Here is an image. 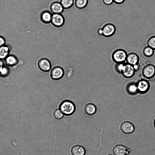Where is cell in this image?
Segmentation results:
<instances>
[{"mask_svg":"<svg viewBox=\"0 0 155 155\" xmlns=\"http://www.w3.org/2000/svg\"><path fill=\"white\" fill-rule=\"evenodd\" d=\"M75 106L74 103L71 101L66 100L63 101L59 106V109L66 116L72 114L75 110Z\"/></svg>","mask_w":155,"mask_h":155,"instance_id":"6da1fadb","label":"cell"},{"mask_svg":"<svg viewBox=\"0 0 155 155\" xmlns=\"http://www.w3.org/2000/svg\"><path fill=\"white\" fill-rule=\"evenodd\" d=\"M127 54L124 50L119 49L113 52L111 58L113 61L117 64L124 63L126 61Z\"/></svg>","mask_w":155,"mask_h":155,"instance_id":"7a4b0ae2","label":"cell"},{"mask_svg":"<svg viewBox=\"0 0 155 155\" xmlns=\"http://www.w3.org/2000/svg\"><path fill=\"white\" fill-rule=\"evenodd\" d=\"M136 71L134 66L126 63H124L121 73L124 77L130 78L134 75Z\"/></svg>","mask_w":155,"mask_h":155,"instance_id":"3957f363","label":"cell"},{"mask_svg":"<svg viewBox=\"0 0 155 155\" xmlns=\"http://www.w3.org/2000/svg\"><path fill=\"white\" fill-rule=\"evenodd\" d=\"M102 28V36L105 37H109L112 36L115 33L116 29L115 25L110 23L105 24Z\"/></svg>","mask_w":155,"mask_h":155,"instance_id":"277c9868","label":"cell"},{"mask_svg":"<svg viewBox=\"0 0 155 155\" xmlns=\"http://www.w3.org/2000/svg\"><path fill=\"white\" fill-rule=\"evenodd\" d=\"M142 74L147 78H152L155 75V66L152 64L146 65L142 70Z\"/></svg>","mask_w":155,"mask_h":155,"instance_id":"5b68a950","label":"cell"},{"mask_svg":"<svg viewBox=\"0 0 155 155\" xmlns=\"http://www.w3.org/2000/svg\"><path fill=\"white\" fill-rule=\"evenodd\" d=\"M64 74V71L61 67L57 66L53 68L51 72V77L54 80H58L61 79Z\"/></svg>","mask_w":155,"mask_h":155,"instance_id":"8992f818","label":"cell"},{"mask_svg":"<svg viewBox=\"0 0 155 155\" xmlns=\"http://www.w3.org/2000/svg\"><path fill=\"white\" fill-rule=\"evenodd\" d=\"M138 92L141 94L147 93L149 90L150 84L149 82L145 79L140 80L137 83Z\"/></svg>","mask_w":155,"mask_h":155,"instance_id":"52a82bcc","label":"cell"},{"mask_svg":"<svg viewBox=\"0 0 155 155\" xmlns=\"http://www.w3.org/2000/svg\"><path fill=\"white\" fill-rule=\"evenodd\" d=\"M38 65L39 68L44 72L48 71L51 69V64L47 59L42 58L38 61Z\"/></svg>","mask_w":155,"mask_h":155,"instance_id":"ba28073f","label":"cell"},{"mask_svg":"<svg viewBox=\"0 0 155 155\" xmlns=\"http://www.w3.org/2000/svg\"><path fill=\"white\" fill-rule=\"evenodd\" d=\"M51 22L55 26L59 27L63 24L64 18L61 14L53 13Z\"/></svg>","mask_w":155,"mask_h":155,"instance_id":"9c48e42d","label":"cell"},{"mask_svg":"<svg viewBox=\"0 0 155 155\" xmlns=\"http://www.w3.org/2000/svg\"><path fill=\"white\" fill-rule=\"evenodd\" d=\"M122 131L125 134H130L133 133L135 129L133 124L129 121L123 122L120 126Z\"/></svg>","mask_w":155,"mask_h":155,"instance_id":"30bf717a","label":"cell"},{"mask_svg":"<svg viewBox=\"0 0 155 155\" xmlns=\"http://www.w3.org/2000/svg\"><path fill=\"white\" fill-rule=\"evenodd\" d=\"M139 58L136 53L131 52L127 54L126 61L127 63L133 66L139 63Z\"/></svg>","mask_w":155,"mask_h":155,"instance_id":"8fae6325","label":"cell"},{"mask_svg":"<svg viewBox=\"0 0 155 155\" xmlns=\"http://www.w3.org/2000/svg\"><path fill=\"white\" fill-rule=\"evenodd\" d=\"M51 11L53 13L61 14L64 8L60 2H52L50 6Z\"/></svg>","mask_w":155,"mask_h":155,"instance_id":"7c38bea8","label":"cell"},{"mask_svg":"<svg viewBox=\"0 0 155 155\" xmlns=\"http://www.w3.org/2000/svg\"><path fill=\"white\" fill-rule=\"evenodd\" d=\"M126 147L122 145H117L113 149V152L115 155H125L127 153Z\"/></svg>","mask_w":155,"mask_h":155,"instance_id":"4fadbf2b","label":"cell"},{"mask_svg":"<svg viewBox=\"0 0 155 155\" xmlns=\"http://www.w3.org/2000/svg\"><path fill=\"white\" fill-rule=\"evenodd\" d=\"M71 152L72 155H85L86 153L84 148L79 145L73 147L71 149Z\"/></svg>","mask_w":155,"mask_h":155,"instance_id":"5bb4252c","label":"cell"},{"mask_svg":"<svg viewBox=\"0 0 155 155\" xmlns=\"http://www.w3.org/2000/svg\"><path fill=\"white\" fill-rule=\"evenodd\" d=\"M126 90L130 94L134 95L138 93L137 83L131 82L128 84L126 87Z\"/></svg>","mask_w":155,"mask_h":155,"instance_id":"9a60e30c","label":"cell"},{"mask_svg":"<svg viewBox=\"0 0 155 155\" xmlns=\"http://www.w3.org/2000/svg\"><path fill=\"white\" fill-rule=\"evenodd\" d=\"M84 110L85 113L87 114L92 115L95 114L97 110V108L94 104L88 103L85 106Z\"/></svg>","mask_w":155,"mask_h":155,"instance_id":"2e32d148","label":"cell"},{"mask_svg":"<svg viewBox=\"0 0 155 155\" xmlns=\"http://www.w3.org/2000/svg\"><path fill=\"white\" fill-rule=\"evenodd\" d=\"M154 50L147 46L145 47L143 50V53L144 55L147 57H151L154 53Z\"/></svg>","mask_w":155,"mask_h":155,"instance_id":"e0dca14e","label":"cell"},{"mask_svg":"<svg viewBox=\"0 0 155 155\" xmlns=\"http://www.w3.org/2000/svg\"><path fill=\"white\" fill-rule=\"evenodd\" d=\"M74 0H61L60 3L64 8H68L73 5Z\"/></svg>","mask_w":155,"mask_h":155,"instance_id":"ac0fdd59","label":"cell"},{"mask_svg":"<svg viewBox=\"0 0 155 155\" xmlns=\"http://www.w3.org/2000/svg\"><path fill=\"white\" fill-rule=\"evenodd\" d=\"M8 49L7 47L2 46L0 48V58H5L8 54Z\"/></svg>","mask_w":155,"mask_h":155,"instance_id":"d6986e66","label":"cell"},{"mask_svg":"<svg viewBox=\"0 0 155 155\" xmlns=\"http://www.w3.org/2000/svg\"><path fill=\"white\" fill-rule=\"evenodd\" d=\"M88 2V0H75V4L78 8H82L86 6Z\"/></svg>","mask_w":155,"mask_h":155,"instance_id":"ffe728a7","label":"cell"},{"mask_svg":"<svg viewBox=\"0 0 155 155\" xmlns=\"http://www.w3.org/2000/svg\"><path fill=\"white\" fill-rule=\"evenodd\" d=\"M147 46L155 50V35L150 37L147 40Z\"/></svg>","mask_w":155,"mask_h":155,"instance_id":"44dd1931","label":"cell"},{"mask_svg":"<svg viewBox=\"0 0 155 155\" xmlns=\"http://www.w3.org/2000/svg\"><path fill=\"white\" fill-rule=\"evenodd\" d=\"M6 62L8 65L10 66H13L17 63V60L14 57L9 56L6 58Z\"/></svg>","mask_w":155,"mask_h":155,"instance_id":"7402d4cb","label":"cell"},{"mask_svg":"<svg viewBox=\"0 0 155 155\" xmlns=\"http://www.w3.org/2000/svg\"><path fill=\"white\" fill-rule=\"evenodd\" d=\"M53 115L56 119H60L63 117L64 114L59 109H57L54 111Z\"/></svg>","mask_w":155,"mask_h":155,"instance_id":"603a6c76","label":"cell"},{"mask_svg":"<svg viewBox=\"0 0 155 155\" xmlns=\"http://www.w3.org/2000/svg\"><path fill=\"white\" fill-rule=\"evenodd\" d=\"M9 72L8 68L4 66L0 71V75L2 76H5L8 75Z\"/></svg>","mask_w":155,"mask_h":155,"instance_id":"cb8c5ba5","label":"cell"},{"mask_svg":"<svg viewBox=\"0 0 155 155\" xmlns=\"http://www.w3.org/2000/svg\"><path fill=\"white\" fill-rule=\"evenodd\" d=\"M124 63L117 64L116 69L117 71L121 73Z\"/></svg>","mask_w":155,"mask_h":155,"instance_id":"d4e9b609","label":"cell"},{"mask_svg":"<svg viewBox=\"0 0 155 155\" xmlns=\"http://www.w3.org/2000/svg\"><path fill=\"white\" fill-rule=\"evenodd\" d=\"M103 3L107 5L111 4L113 2V0H102Z\"/></svg>","mask_w":155,"mask_h":155,"instance_id":"484cf974","label":"cell"},{"mask_svg":"<svg viewBox=\"0 0 155 155\" xmlns=\"http://www.w3.org/2000/svg\"><path fill=\"white\" fill-rule=\"evenodd\" d=\"M96 31L98 35L100 36H102L103 31L102 28H97Z\"/></svg>","mask_w":155,"mask_h":155,"instance_id":"4316f807","label":"cell"},{"mask_svg":"<svg viewBox=\"0 0 155 155\" xmlns=\"http://www.w3.org/2000/svg\"><path fill=\"white\" fill-rule=\"evenodd\" d=\"M125 1V0H113L114 2L118 4H120L123 3Z\"/></svg>","mask_w":155,"mask_h":155,"instance_id":"83f0119b","label":"cell"},{"mask_svg":"<svg viewBox=\"0 0 155 155\" xmlns=\"http://www.w3.org/2000/svg\"><path fill=\"white\" fill-rule=\"evenodd\" d=\"M4 43V40L2 38L0 37V46L3 45Z\"/></svg>","mask_w":155,"mask_h":155,"instance_id":"f1b7e54d","label":"cell"},{"mask_svg":"<svg viewBox=\"0 0 155 155\" xmlns=\"http://www.w3.org/2000/svg\"><path fill=\"white\" fill-rule=\"evenodd\" d=\"M4 66V64L3 62L0 60V71Z\"/></svg>","mask_w":155,"mask_h":155,"instance_id":"f546056e","label":"cell"},{"mask_svg":"<svg viewBox=\"0 0 155 155\" xmlns=\"http://www.w3.org/2000/svg\"><path fill=\"white\" fill-rule=\"evenodd\" d=\"M153 125H154V126L155 128V119H154V120Z\"/></svg>","mask_w":155,"mask_h":155,"instance_id":"4dcf8cb0","label":"cell"},{"mask_svg":"<svg viewBox=\"0 0 155 155\" xmlns=\"http://www.w3.org/2000/svg\"><path fill=\"white\" fill-rule=\"evenodd\" d=\"M108 155H112V154H109Z\"/></svg>","mask_w":155,"mask_h":155,"instance_id":"1f68e13d","label":"cell"}]
</instances>
